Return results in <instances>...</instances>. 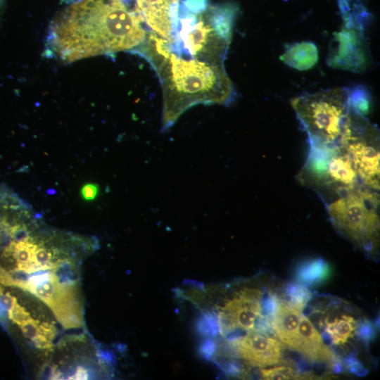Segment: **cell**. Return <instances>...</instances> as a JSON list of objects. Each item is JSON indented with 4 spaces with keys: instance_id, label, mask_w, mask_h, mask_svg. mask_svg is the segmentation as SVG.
<instances>
[{
    "instance_id": "obj_1",
    "label": "cell",
    "mask_w": 380,
    "mask_h": 380,
    "mask_svg": "<svg viewBox=\"0 0 380 380\" xmlns=\"http://www.w3.org/2000/svg\"><path fill=\"white\" fill-rule=\"evenodd\" d=\"M144 25L134 0H80L53 20L48 48L66 63L133 52L146 38L148 31Z\"/></svg>"
},
{
    "instance_id": "obj_2",
    "label": "cell",
    "mask_w": 380,
    "mask_h": 380,
    "mask_svg": "<svg viewBox=\"0 0 380 380\" xmlns=\"http://www.w3.org/2000/svg\"><path fill=\"white\" fill-rule=\"evenodd\" d=\"M163 94L162 130H167L198 104L227 105L234 96L223 64L180 56L172 51L155 69Z\"/></svg>"
},
{
    "instance_id": "obj_3",
    "label": "cell",
    "mask_w": 380,
    "mask_h": 380,
    "mask_svg": "<svg viewBox=\"0 0 380 380\" xmlns=\"http://www.w3.org/2000/svg\"><path fill=\"white\" fill-rule=\"evenodd\" d=\"M236 8L215 5L191 12L181 4L172 46L176 54L210 63L223 64L231 42Z\"/></svg>"
},
{
    "instance_id": "obj_4",
    "label": "cell",
    "mask_w": 380,
    "mask_h": 380,
    "mask_svg": "<svg viewBox=\"0 0 380 380\" xmlns=\"http://www.w3.org/2000/svg\"><path fill=\"white\" fill-rule=\"evenodd\" d=\"M291 104L306 131L310 146L340 147L350 113V93L334 88L293 98Z\"/></svg>"
},
{
    "instance_id": "obj_5",
    "label": "cell",
    "mask_w": 380,
    "mask_h": 380,
    "mask_svg": "<svg viewBox=\"0 0 380 380\" xmlns=\"http://www.w3.org/2000/svg\"><path fill=\"white\" fill-rule=\"evenodd\" d=\"M379 196L377 191L360 185L329 203L327 210L334 227L367 253L379 241Z\"/></svg>"
},
{
    "instance_id": "obj_6",
    "label": "cell",
    "mask_w": 380,
    "mask_h": 380,
    "mask_svg": "<svg viewBox=\"0 0 380 380\" xmlns=\"http://www.w3.org/2000/svg\"><path fill=\"white\" fill-rule=\"evenodd\" d=\"M340 147L349 156L361 184L379 191L380 151L377 127L350 108Z\"/></svg>"
},
{
    "instance_id": "obj_7",
    "label": "cell",
    "mask_w": 380,
    "mask_h": 380,
    "mask_svg": "<svg viewBox=\"0 0 380 380\" xmlns=\"http://www.w3.org/2000/svg\"><path fill=\"white\" fill-rule=\"evenodd\" d=\"M262 293L258 289L244 288L219 308L217 322L224 336L238 337L240 332L253 330L262 315Z\"/></svg>"
},
{
    "instance_id": "obj_8",
    "label": "cell",
    "mask_w": 380,
    "mask_h": 380,
    "mask_svg": "<svg viewBox=\"0 0 380 380\" xmlns=\"http://www.w3.org/2000/svg\"><path fill=\"white\" fill-rule=\"evenodd\" d=\"M231 343L248 365L260 367L280 363L286 348L279 340L254 330L233 338Z\"/></svg>"
},
{
    "instance_id": "obj_9",
    "label": "cell",
    "mask_w": 380,
    "mask_h": 380,
    "mask_svg": "<svg viewBox=\"0 0 380 380\" xmlns=\"http://www.w3.org/2000/svg\"><path fill=\"white\" fill-rule=\"evenodd\" d=\"M145 24L172 44L180 0H134Z\"/></svg>"
},
{
    "instance_id": "obj_10",
    "label": "cell",
    "mask_w": 380,
    "mask_h": 380,
    "mask_svg": "<svg viewBox=\"0 0 380 380\" xmlns=\"http://www.w3.org/2000/svg\"><path fill=\"white\" fill-rule=\"evenodd\" d=\"M291 350L296 351L307 360L327 364L330 368L341 359L323 341L312 322L302 314L299 327Z\"/></svg>"
},
{
    "instance_id": "obj_11",
    "label": "cell",
    "mask_w": 380,
    "mask_h": 380,
    "mask_svg": "<svg viewBox=\"0 0 380 380\" xmlns=\"http://www.w3.org/2000/svg\"><path fill=\"white\" fill-rule=\"evenodd\" d=\"M301 315V310L280 300L276 312L271 317L274 335L290 349L296 338Z\"/></svg>"
},
{
    "instance_id": "obj_12",
    "label": "cell",
    "mask_w": 380,
    "mask_h": 380,
    "mask_svg": "<svg viewBox=\"0 0 380 380\" xmlns=\"http://www.w3.org/2000/svg\"><path fill=\"white\" fill-rule=\"evenodd\" d=\"M324 327L322 332L323 338L329 340L333 344L341 346L355 333L357 321L352 316L342 315L329 321L324 320Z\"/></svg>"
},
{
    "instance_id": "obj_13",
    "label": "cell",
    "mask_w": 380,
    "mask_h": 380,
    "mask_svg": "<svg viewBox=\"0 0 380 380\" xmlns=\"http://www.w3.org/2000/svg\"><path fill=\"white\" fill-rule=\"evenodd\" d=\"M331 269L322 258L310 259L300 264L295 272V279L303 285H315L325 281Z\"/></svg>"
},
{
    "instance_id": "obj_14",
    "label": "cell",
    "mask_w": 380,
    "mask_h": 380,
    "mask_svg": "<svg viewBox=\"0 0 380 380\" xmlns=\"http://www.w3.org/2000/svg\"><path fill=\"white\" fill-rule=\"evenodd\" d=\"M56 283L63 287L77 286L78 276L75 265L70 259L58 260L51 270Z\"/></svg>"
},
{
    "instance_id": "obj_15",
    "label": "cell",
    "mask_w": 380,
    "mask_h": 380,
    "mask_svg": "<svg viewBox=\"0 0 380 380\" xmlns=\"http://www.w3.org/2000/svg\"><path fill=\"white\" fill-rule=\"evenodd\" d=\"M287 303L296 308L303 311L310 300L312 298V293L301 284H289L286 288Z\"/></svg>"
},
{
    "instance_id": "obj_16",
    "label": "cell",
    "mask_w": 380,
    "mask_h": 380,
    "mask_svg": "<svg viewBox=\"0 0 380 380\" xmlns=\"http://www.w3.org/2000/svg\"><path fill=\"white\" fill-rule=\"evenodd\" d=\"M299 370L288 365L261 369L260 375L264 379H292L300 377Z\"/></svg>"
},
{
    "instance_id": "obj_17",
    "label": "cell",
    "mask_w": 380,
    "mask_h": 380,
    "mask_svg": "<svg viewBox=\"0 0 380 380\" xmlns=\"http://www.w3.org/2000/svg\"><path fill=\"white\" fill-rule=\"evenodd\" d=\"M357 337L365 343L371 342L376 335V329L372 321L364 319L357 324L356 329Z\"/></svg>"
},
{
    "instance_id": "obj_18",
    "label": "cell",
    "mask_w": 380,
    "mask_h": 380,
    "mask_svg": "<svg viewBox=\"0 0 380 380\" xmlns=\"http://www.w3.org/2000/svg\"><path fill=\"white\" fill-rule=\"evenodd\" d=\"M18 326L24 336L32 341L36 340L40 336H43L41 334V327L39 321L34 319L31 317L23 322Z\"/></svg>"
},
{
    "instance_id": "obj_19",
    "label": "cell",
    "mask_w": 380,
    "mask_h": 380,
    "mask_svg": "<svg viewBox=\"0 0 380 380\" xmlns=\"http://www.w3.org/2000/svg\"><path fill=\"white\" fill-rule=\"evenodd\" d=\"M53 253L42 245H37L33 253V262L40 265L48 266L52 270L54 262L51 261Z\"/></svg>"
},
{
    "instance_id": "obj_20",
    "label": "cell",
    "mask_w": 380,
    "mask_h": 380,
    "mask_svg": "<svg viewBox=\"0 0 380 380\" xmlns=\"http://www.w3.org/2000/svg\"><path fill=\"white\" fill-rule=\"evenodd\" d=\"M344 367L350 373L358 376H365L367 369L354 354L348 355L343 360Z\"/></svg>"
},
{
    "instance_id": "obj_21",
    "label": "cell",
    "mask_w": 380,
    "mask_h": 380,
    "mask_svg": "<svg viewBox=\"0 0 380 380\" xmlns=\"http://www.w3.org/2000/svg\"><path fill=\"white\" fill-rule=\"evenodd\" d=\"M7 315L8 319L18 325L30 317V313L18 303L15 298L11 306L7 310Z\"/></svg>"
},
{
    "instance_id": "obj_22",
    "label": "cell",
    "mask_w": 380,
    "mask_h": 380,
    "mask_svg": "<svg viewBox=\"0 0 380 380\" xmlns=\"http://www.w3.org/2000/svg\"><path fill=\"white\" fill-rule=\"evenodd\" d=\"M280 299L277 295L270 293L261 300L262 315L272 317L276 312Z\"/></svg>"
},
{
    "instance_id": "obj_23",
    "label": "cell",
    "mask_w": 380,
    "mask_h": 380,
    "mask_svg": "<svg viewBox=\"0 0 380 380\" xmlns=\"http://www.w3.org/2000/svg\"><path fill=\"white\" fill-rule=\"evenodd\" d=\"M99 187L97 184L87 183L82 186L80 190V194L83 200L91 201L98 195Z\"/></svg>"
},
{
    "instance_id": "obj_24",
    "label": "cell",
    "mask_w": 380,
    "mask_h": 380,
    "mask_svg": "<svg viewBox=\"0 0 380 380\" xmlns=\"http://www.w3.org/2000/svg\"><path fill=\"white\" fill-rule=\"evenodd\" d=\"M180 2L186 9L191 12L201 11L209 5L208 0H182Z\"/></svg>"
},
{
    "instance_id": "obj_25",
    "label": "cell",
    "mask_w": 380,
    "mask_h": 380,
    "mask_svg": "<svg viewBox=\"0 0 380 380\" xmlns=\"http://www.w3.org/2000/svg\"><path fill=\"white\" fill-rule=\"evenodd\" d=\"M67 379H77V380L82 379V380H84V379H89V374H88V372H87V369H85L84 367L77 366L76 367L75 373L72 375L69 376L68 378H67Z\"/></svg>"
},
{
    "instance_id": "obj_26",
    "label": "cell",
    "mask_w": 380,
    "mask_h": 380,
    "mask_svg": "<svg viewBox=\"0 0 380 380\" xmlns=\"http://www.w3.org/2000/svg\"><path fill=\"white\" fill-rule=\"evenodd\" d=\"M0 283L6 286H10V281L8 272L0 265Z\"/></svg>"
},
{
    "instance_id": "obj_27",
    "label": "cell",
    "mask_w": 380,
    "mask_h": 380,
    "mask_svg": "<svg viewBox=\"0 0 380 380\" xmlns=\"http://www.w3.org/2000/svg\"><path fill=\"white\" fill-rule=\"evenodd\" d=\"M8 317L7 310L0 300V322L4 324L6 321Z\"/></svg>"
},
{
    "instance_id": "obj_28",
    "label": "cell",
    "mask_w": 380,
    "mask_h": 380,
    "mask_svg": "<svg viewBox=\"0 0 380 380\" xmlns=\"http://www.w3.org/2000/svg\"><path fill=\"white\" fill-rule=\"evenodd\" d=\"M4 294V288L2 287V284L0 283V297Z\"/></svg>"
}]
</instances>
